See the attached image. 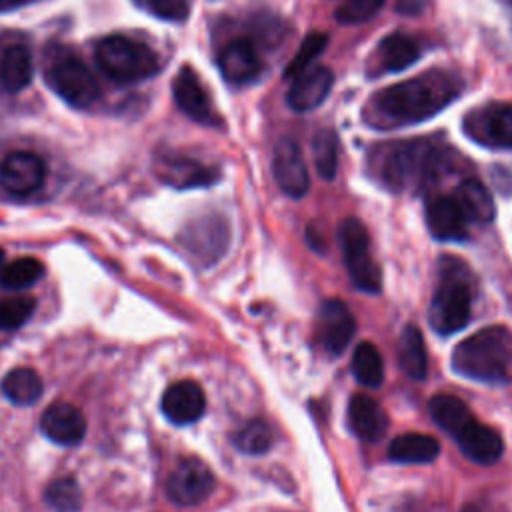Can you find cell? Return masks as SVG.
I'll return each instance as SVG.
<instances>
[{
	"instance_id": "obj_38",
	"label": "cell",
	"mask_w": 512,
	"mask_h": 512,
	"mask_svg": "<svg viewBox=\"0 0 512 512\" xmlns=\"http://www.w3.org/2000/svg\"><path fill=\"white\" fill-rule=\"evenodd\" d=\"M140 8L150 12L156 18L170 20V22H182L188 18L190 12V0H134Z\"/></svg>"
},
{
	"instance_id": "obj_14",
	"label": "cell",
	"mask_w": 512,
	"mask_h": 512,
	"mask_svg": "<svg viewBox=\"0 0 512 512\" xmlns=\"http://www.w3.org/2000/svg\"><path fill=\"white\" fill-rule=\"evenodd\" d=\"M156 176L178 190L186 188H202L214 184L220 176L214 166H208L196 158L180 156V154H160L154 160Z\"/></svg>"
},
{
	"instance_id": "obj_11",
	"label": "cell",
	"mask_w": 512,
	"mask_h": 512,
	"mask_svg": "<svg viewBox=\"0 0 512 512\" xmlns=\"http://www.w3.org/2000/svg\"><path fill=\"white\" fill-rule=\"evenodd\" d=\"M272 174L278 188L290 198H302L310 188L308 166L294 138H280L272 152Z\"/></svg>"
},
{
	"instance_id": "obj_39",
	"label": "cell",
	"mask_w": 512,
	"mask_h": 512,
	"mask_svg": "<svg viewBox=\"0 0 512 512\" xmlns=\"http://www.w3.org/2000/svg\"><path fill=\"white\" fill-rule=\"evenodd\" d=\"M28 0H0V12H10L24 6Z\"/></svg>"
},
{
	"instance_id": "obj_9",
	"label": "cell",
	"mask_w": 512,
	"mask_h": 512,
	"mask_svg": "<svg viewBox=\"0 0 512 512\" xmlns=\"http://www.w3.org/2000/svg\"><path fill=\"white\" fill-rule=\"evenodd\" d=\"M214 490V474L200 458H184L168 478L166 494L178 506H198Z\"/></svg>"
},
{
	"instance_id": "obj_31",
	"label": "cell",
	"mask_w": 512,
	"mask_h": 512,
	"mask_svg": "<svg viewBox=\"0 0 512 512\" xmlns=\"http://www.w3.org/2000/svg\"><path fill=\"white\" fill-rule=\"evenodd\" d=\"M44 276V264L38 258L22 256L0 268V286L10 292L26 290Z\"/></svg>"
},
{
	"instance_id": "obj_40",
	"label": "cell",
	"mask_w": 512,
	"mask_h": 512,
	"mask_svg": "<svg viewBox=\"0 0 512 512\" xmlns=\"http://www.w3.org/2000/svg\"><path fill=\"white\" fill-rule=\"evenodd\" d=\"M2 266H4V250L0 248V268H2Z\"/></svg>"
},
{
	"instance_id": "obj_17",
	"label": "cell",
	"mask_w": 512,
	"mask_h": 512,
	"mask_svg": "<svg viewBox=\"0 0 512 512\" xmlns=\"http://www.w3.org/2000/svg\"><path fill=\"white\" fill-rule=\"evenodd\" d=\"M42 434L60 446H76L86 434L82 410L70 402H54L40 416Z\"/></svg>"
},
{
	"instance_id": "obj_29",
	"label": "cell",
	"mask_w": 512,
	"mask_h": 512,
	"mask_svg": "<svg viewBox=\"0 0 512 512\" xmlns=\"http://www.w3.org/2000/svg\"><path fill=\"white\" fill-rule=\"evenodd\" d=\"M428 410L432 420L452 438L468 424L474 420L472 412L468 410V406L450 394H436L430 398L428 402Z\"/></svg>"
},
{
	"instance_id": "obj_32",
	"label": "cell",
	"mask_w": 512,
	"mask_h": 512,
	"mask_svg": "<svg viewBox=\"0 0 512 512\" xmlns=\"http://www.w3.org/2000/svg\"><path fill=\"white\" fill-rule=\"evenodd\" d=\"M314 166L320 178L332 180L338 168V138L330 128H322L312 138Z\"/></svg>"
},
{
	"instance_id": "obj_27",
	"label": "cell",
	"mask_w": 512,
	"mask_h": 512,
	"mask_svg": "<svg viewBox=\"0 0 512 512\" xmlns=\"http://www.w3.org/2000/svg\"><path fill=\"white\" fill-rule=\"evenodd\" d=\"M398 362L402 372L412 380H424L428 374V358L424 338L414 324L404 326L398 338Z\"/></svg>"
},
{
	"instance_id": "obj_25",
	"label": "cell",
	"mask_w": 512,
	"mask_h": 512,
	"mask_svg": "<svg viewBox=\"0 0 512 512\" xmlns=\"http://www.w3.org/2000/svg\"><path fill=\"white\" fill-rule=\"evenodd\" d=\"M440 454V444L434 436L420 432H406L392 438L388 444V458L398 464H428Z\"/></svg>"
},
{
	"instance_id": "obj_6",
	"label": "cell",
	"mask_w": 512,
	"mask_h": 512,
	"mask_svg": "<svg viewBox=\"0 0 512 512\" xmlns=\"http://www.w3.org/2000/svg\"><path fill=\"white\" fill-rule=\"evenodd\" d=\"M48 88L72 108H90L100 98V86L92 70L70 50L50 58L44 72Z\"/></svg>"
},
{
	"instance_id": "obj_36",
	"label": "cell",
	"mask_w": 512,
	"mask_h": 512,
	"mask_svg": "<svg viewBox=\"0 0 512 512\" xmlns=\"http://www.w3.org/2000/svg\"><path fill=\"white\" fill-rule=\"evenodd\" d=\"M36 300L32 296H10L0 300V330L20 328L34 312Z\"/></svg>"
},
{
	"instance_id": "obj_2",
	"label": "cell",
	"mask_w": 512,
	"mask_h": 512,
	"mask_svg": "<svg viewBox=\"0 0 512 512\" xmlns=\"http://www.w3.org/2000/svg\"><path fill=\"white\" fill-rule=\"evenodd\" d=\"M452 370L484 384L512 382V330L496 324L464 338L452 352Z\"/></svg>"
},
{
	"instance_id": "obj_18",
	"label": "cell",
	"mask_w": 512,
	"mask_h": 512,
	"mask_svg": "<svg viewBox=\"0 0 512 512\" xmlns=\"http://www.w3.org/2000/svg\"><path fill=\"white\" fill-rule=\"evenodd\" d=\"M422 50L420 44L402 32H394L384 36L376 50L374 56L370 60V74L372 76H380V74H388V72H400L406 70L408 66H412L418 58H420Z\"/></svg>"
},
{
	"instance_id": "obj_1",
	"label": "cell",
	"mask_w": 512,
	"mask_h": 512,
	"mask_svg": "<svg viewBox=\"0 0 512 512\" xmlns=\"http://www.w3.org/2000/svg\"><path fill=\"white\" fill-rule=\"evenodd\" d=\"M458 94L460 82L456 76L444 70H430L372 94L362 116L368 126L378 130L412 126L436 116Z\"/></svg>"
},
{
	"instance_id": "obj_28",
	"label": "cell",
	"mask_w": 512,
	"mask_h": 512,
	"mask_svg": "<svg viewBox=\"0 0 512 512\" xmlns=\"http://www.w3.org/2000/svg\"><path fill=\"white\" fill-rule=\"evenodd\" d=\"M2 394L16 406H30L36 404L42 396L44 384L36 370L32 368H14L2 378Z\"/></svg>"
},
{
	"instance_id": "obj_7",
	"label": "cell",
	"mask_w": 512,
	"mask_h": 512,
	"mask_svg": "<svg viewBox=\"0 0 512 512\" xmlns=\"http://www.w3.org/2000/svg\"><path fill=\"white\" fill-rule=\"evenodd\" d=\"M338 242L346 270L354 286L368 294H378L382 288V272L370 254V236L358 218H344L338 224Z\"/></svg>"
},
{
	"instance_id": "obj_20",
	"label": "cell",
	"mask_w": 512,
	"mask_h": 512,
	"mask_svg": "<svg viewBox=\"0 0 512 512\" xmlns=\"http://www.w3.org/2000/svg\"><path fill=\"white\" fill-rule=\"evenodd\" d=\"M332 84H334V74L330 68L326 66L308 68L294 78L286 94V104L294 112H310L328 98Z\"/></svg>"
},
{
	"instance_id": "obj_33",
	"label": "cell",
	"mask_w": 512,
	"mask_h": 512,
	"mask_svg": "<svg viewBox=\"0 0 512 512\" xmlns=\"http://www.w3.org/2000/svg\"><path fill=\"white\" fill-rule=\"evenodd\" d=\"M274 442V434L272 428L266 420L260 418H252L248 420L236 434H234V444L240 452L244 454H264L270 450Z\"/></svg>"
},
{
	"instance_id": "obj_16",
	"label": "cell",
	"mask_w": 512,
	"mask_h": 512,
	"mask_svg": "<svg viewBox=\"0 0 512 512\" xmlns=\"http://www.w3.org/2000/svg\"><path fill=\"white\" fill-rule=\"evenodd\" d=\"M162 414L176 426H186L202 418L206 410V396L198 382L178 380L166 388L160 400Z\"/></svg>"
},
{
	"instance_id": "obj_5",
	"label": "cell",
	"mask_w": 512,
	"mask_h": 512,
	"mask_svg": "<svg viewBox=\"0 0 512 512\" xmlns=\"http://www.w3.org/2000/svg\"><path fill=\"white\" fill-rule=\"evenodd\" d=\"M442 266L440 282L428 308V322L436 334L450 336L462 330L472 316V286L456 260Z\"/></svg>"
},
{
	"instance_id": "obj_30",
	"label": "cell",
	"mask_w": 512,
	"mask_h": 512,
	"mask_svg": "<svg viewBox=\"0 0 512 512\" xmlns=\"http://www.w3.org/2000/svg\"><path fill=\"white\" fill-rule=\"evenodd\" d=\"M350 370L358 384L366 388H378L384 380V360L372 342H360L354 348Z\"/></svg>"
},
{
	"instance_id": "obj_13",
	"label": "cell",
	"mask_w": 512,
	"mask_h": 512,
	"mask_svg": "<svg viewBox=\"0 0 512 512\" xmlns=\"http://www.w3.org/2000/svg\"><path fill=\"white\" fill-rule=\"evenodd\" d=\"M46 180L44 160L30 150L10 152L0 164V184L12 196H30Z\"/></svg>"
},
{
	"instance_id": "obj_19",
	"label": "cell",
	"mask_w": 512,
	"mask_h": 512,
	"mask_svg": "<svg viewBox=\"0 0 512 512\" xmlns=\"http://www.w3.org/2000/svg\"><path fill=\"white\" fill-rule=\"evenodd\" d=\"M426 224L436 240L458 242L468 236V218L454 196H436L426 206Z\"/></svg>"
},
{
	"instance_id": "obj_8",
	"label": "cell",
	"mask_w": 512,
	"mask_h": 512,
	"mask_svg": "<svg viewBox=\"0 0 512 512\" xmlns=\"http://www.w3.org/2000/svg\"><path fill=\"white\" fill-rule=\"evenodd\" d=\"M180 240L186 252L196 262H200L202 266H210L218 262L220 256L226 252L230 244V228L222 216L210 214L192 220L182 230Z\"/></svg>"
},
{
	"instance_id": "obj_24",
	"label": "cell",
	"mask_w": 512,
	"mask_h": 512,
	"mask_svg": "<svg viewBox=\"0 0 512 512\" xmlns=\"http://www.w3.org/2000/svg\"><path fill=\"white\" fill-rule=\"evenodd\" d=\"M34 66L32 54L26 44L12 42L0 52V88L4 92H22L32 82Z\"/></svg>"
},
{
	"instance_id": "obj_34",
	"label": "cell",
	"mask_w": 512,
	"mask_h": 512,
	"mask_svg": "<svg viewBox=\"0 0 512 512\" xmlns=\"http://www.w3.org/2000/svg\"><path fill=\"white\" fill-rule=\"evenodd\" d=\"M44 502L54 512H78L82 506V490L70 476L56 478L46 486Z\"/></svg>"
},
{
	"instance_id": "obj_37",
	"label": "cell",
	"mask_w": 512,
	"mask_h": 512,
	"mask_svg": "<svg viewBox=\"0 0 512 512\" xmlns=\"http://www.w3.org/2000/svg\"><path fill=\"white\" fill-rule=\"evenodd\" d=\"M386 0H344L336 8V20L340 24H362L370 20Z\"/></svg>"
},
{
	"instance_id": "obj_3",
	"label": "cell",
	"mask_w": 512,
	"mask_h": 512,
	"mask_svg": "<svg viewBox=\"0 0 512 512\" xmlns=\"http://www.w3.org/2000/svg\"><path fill=\"white\" fill-rule=\"evenodd\" d=\"M376 178L390 190L426 188L442 168V154L426 140L392 142L380 148L372 160Z\"/></svg>"
},
{
	"instance_id": "obj_35",
	"label": "cell",
	"mask_w": 512,
	"mask_h": 512,
	"mask_svg": "<svg viewBox=\"0 0 512 512\" xmlns=\"http://www.w3.org/2000/svg\"><path fill=\"white\" fill-rule=\"evenodd\" d=\"M326 44H328V36H326V34H322V32H310V34L302 40L298 52H296V54L292 56V60L288 62V66H286V70H284V76L294 80V78L300 76L304 70H308L310 64L324 52Z\"/></svg>"
},
{
	"instance_id": "obj_21",
	"label": "cell",
	"mask_w": 512,
	"mask_h": 512,
	"mask_svg": "<svg viewBox=\"0 0 512 512\" xmlns=\"http://www.w3.org/2000/svg\"><path fill=\"white\" fill-rule=\"evenodd\" d=\"M454 440L458 442L462 454L482 466L494 464L500 460L502 452H504V442L502 436L490 428L480 424L476 418L472 422H468L456 436Z\"/></svg>"
},
{
	"instance_id": "obj_22",
	"label": "cell",
	"mask_w": 512,
	"mask_h": 512,
	"mask_svg": "<svg viewBox=\"0 0 512 512\" xmlns=\"http://www.w3.org/2000/svg\"><path fill=\"white\" fill-rule=\"evenodd\" d=\"M346 420L352 434L364 442H376L388 430L386 412L368 394H354L350 398Z\"/></svg>"
},
{
	"instance_id": "obj_4",
	"label": "cell",
	"mask_w": 512,
	"mask_h": 512,
	"mask_svg": "<svg viewBox=\"0 0 512 512\" xmlns=\"http://www.w3.org/2000/svg\"><path fill=\"white\" fill-rule=\"evenodd\" d=\"M94 58L108 78L122 84L148 80L160 70L156 52L144 42L124 34L100 38L94 48Z\"/></svg>"
},
{
	"instance_id": "obj_12",
	"label": "cell",
	"mask_w": 512,
	"mask_h": 512,
	"mask_svg": "<svg viewBox=\"0 0 512 512\" xmlns=\"http://www.w3.org/2000/svg\"><path fill=\"white\" fill-rule=\"evenodd\" d=\"M172 94L176 106L194 122L210 128H220L222 120L214 110L208 92L204 90L198 74L190 66H182L172 80Z\"/></svg>"
},
{
	"instance_id": "obj_23",
	"label": "cell",
	"mask_w": 512,
	"mask_h": 512,
	"mask_svg": "<svg viewBox=\"0 0 512 512\" xmlns=\"http://www.w3.org/2000/svg\"><path fill=\"white\" fill-rule=\"evenodd\" d=\"M218 68L228 82L246 84L260 74L262 62L252 42L238 38L222 48L218 54Z\"/></svg>"
},
{
	"instance_id": "obj_26",
	"label": "cell",
	"mask_w": 512,
	"mask_h": 512,
	"mask_svg": "<svg viewBox=\"0 0 512 512\" xmlns=\"http://www.w3.org/2000/svg\"><path fill=\"white\" fill-rule=\"evenodd\" d=\"M454 198L458 200V204L462 206L468 222H476V224H488L494 220L496 214V206L492 200V194L488 192V188L476 180V178H464L458 188Z\"/></svg>"
},
{
	"instance_id": "obj_10",
	"label": "cell",
	"mask_w": 512,
	"mask_h": 512,
	"mask_svg": "<svg viewBox=\"0 0 512 512\" xmlns=\"http://www.w3.org/2000/svg\"><path fill=\"white\" fill-rule=\"evenodd\" d=\"M470 138L490 148H512V104L498 102L472 110L464 118Z\"/></svg>"
},
{
	"instance_id": "obj_15",
	"label": "cell",
	"mask_w": 512,
	"mask_h": 512,
	"mask_svg": "<svg viewBox=\"0 0 512 512\" xmlns=\"http://www.w3.org/2000/svg\"><path fill=\"white\" fill-rule=\"evenodd\" d=\"M356 334V318L342 300H324L318 310V340L332 356H340Z\"/></svg>"
}]
</instances>
